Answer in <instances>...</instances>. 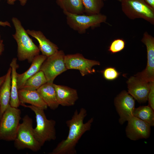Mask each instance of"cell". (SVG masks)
<instances>
[{
  "label": "cell",
  "mask_w": 154,
  "mask_h": 154,
  "mask_svg": "<svg viewBox=\"0 0 154 154\" xmlns=\"http://www.w3.org/2000/svg\"><path fill=\"white\" fill-rule=\"evenodd\" d=\"M149 90L147 96L149 105L154 110V81L149 82Z\"/></svg>",
  "instance_id": "4316f807"
},
{
  "label": "cell",
  "mask_w": 154,
  "mask_h": 154,
  "mask_svg": "<svg viewBox=\"0 0 154 154\" xmlns=\"http://www.w3.org/2000/svg\"><path fill=\"white\" fill-rule=\"evenodd\" d=\"M20 105L30 109L35 113L37 125L33 129L34 135L41 147L46 142L56 139V121L53 119H48L44 110L25 104H21Z\"/></svg>",
  "instance_id": "3957f363"
},
{
  "label": "cell",
  "mask_w": 154,
  "mask_h": 154,
  "mask_svg": "<svg viewBox=\"0 0 154 154\" xmlns=\"http://www.w3.org/2000/svg\"><path fill=\"white\" fill-rule=\"evenodd\" d=\"M114 104L119 117V122L120 124H123L133 116L135 100L126 91H122L115 98Z\"/></svg>",
  "instance_id": "9c48e42d"
},
{
  "label": "cell",
  "mask_w": 154,
  "mask_h": 154,
  "mask_svg": "<svg viewBox=\"0 0 154 154\" xmlns=\"http://www.w3.org/2000/svg\"></svg>",
  "instance_id": "e575fe53"
},
{
  "label": "cell",
  "mask_w": 154,
  "mask_h": 154,
  "mask_svg": "<svg viewBox=\"0 0 154 154\" xmlns=\"http://www.w3.org/2000/svg\"><path fill=\"white\" fill-rule=\"evenodd\" d=\"M56 3L63 11L77 15L84 13L82 0H56Z\"/></svg>",
  "instance_id": "44dd1931"
},
{
  "label": "cell",
  "mask_w": 154,
  "mask_h": 154,
  "mask_svg": "<svg viewBox=\"0 0 154 154\" xmlns=\"http://www.w3.org/2000/svg\"><path fill=\"white\" fill-rule=\"evenodd\" d=\"M102 73L104 78L108 81L116 79L120 74L115 68L112 67L106 68L102 71Z\"/></svg>",
  "instance_id": "484cf974"
},
{
  "label": "cell",
  "mask_w": 154,
  "mask_h": 154,
  "mask_svg": "<svg viewBox=\"0 0 154 154\" xmlns=\"http://www.w3.org/2000/svg\"><path fill=\"white\" fill-rule=\"evenodd\" d=\"M127 121L125 133L129 139L136 141L149 137L151 126L148 124L134 116Z\"/></svg>",
  "instance_id": "7c38bea8"
},
{
  "label": "cell",
  "mask_w": 154,
  "mask_h": 154,
  "mask_svg": "<svg viewBox=\"0 0 154 154\" xmlns=\"http://www.w3.org/2000/svg\"><path fill=\"white\" fill-rule=\"evenodd\" d=\"M6 77V74L0 77V89L4 82Z\"/></svg>",
  "instance_id": "1f68e13d"
},
{
  "label": "cell",
  "mask_w": 154,
  "mask_h": 154,
  "mask_svg": "<svg viewBox=\"0 0 154 154\" xmlns=\"http://www.w3.org/2000/svg\"><path fill=\"white\" fill-rule=\"evenodd\" d=\"M64 61L67 70H78L83 76L94 72L93 67L100 64L99 62L86 58L80 53L65 55Z\"/></svg>",
  "instance_id": "30bf717a"
},
{
  "label": "cell",
  "mask_w": 154,
  "mask_h": 154,
  "mask_svg": "<svg viewBox=\"0 0 154 154\" xmlns=\"http://www.w3.org/2000/svg\"><path fill=\"white\" fill-rule=\"evenodd\" d=\"M32 118L26 115L20 123L16 138L14 141L15 147L18 150L28 149L36 152L41 146L35 139L34 135Z\"/></svg>",
  "instance_id": "277c9868"
},
{
  "label": "cell",
  "mask_w": 154,
  "mask_h": 154,
  "mask_svg": "<svg viewBox=\"0 0 154 154\" xmlns=\"http://www.w3.org/2000/svg\"><path fill=\"white\" fill-rule=\"evenodd\" d=\"M12 21L15 29L13 36L17 45L18 59L20 61L27 60L29 63H31L35 57L39 54V48L29 36L17 18L13 17Z\"/></svg>",
  "instance_id": "7a4b0ae2"
},
{
  "label": "cell",
  "mask_w": 154,
  "mask_h": 154,
  "mask_svg": "<svg viewBox=\"0 0 154 154\" xmlns=\"http://www.w3.org/2000/svg\"><path fill=\"white\" fill-rule=\"evenodd\" d=\"M47 57L42 54L35 56L31 62L29 68L21 74H17V82L18 90L21 89L26 81L40 70V67Z\"/></svg>",
  "instance_id": "e0dca14e"
},
{
  "label": "cell",
  "mask_w": 154,
  "mask_h": 154,
  "mask_svg": "<svg viewBox=\"0 0 154 154\" xmlns=\"http://www.w3.org/2000/svg\"><path fill=\"white\" fill-rule=\"evenodd\" d=\"M154 110L149 105L135 108L133 116L143 120L151 126H154Z\"/></svg>",
  "instance_id": "603a6c76"
},
{
  "label": "cell",
  "mask_w": 154,
  "mask_h": 154,
  "mask_svg": "<svg viewBox=\"0 0 154 154\" xmlns=\"http://www.w3.org/2000/svg\"><path fill=\"white\" fill-rule=\"evenodd\" d=\"M117 0V1H120V2L121 0Z\"/></svg>",
  "instance_id": "d6a6232c"
},
{
  "label": "cell",
  "mask_w": 154,
  "mask_h": 154,
  "mask_svg": "<svg viewBox=\"0 0 154 154\" xmlns=\"http://www.w3.org/2000/svg\"><path fill=\"white\" fill-rule=\"evenodd\" d=\"M11 68L6 74L5 80L0 89V120L10 105L11 96Z\"/></svg>",
  "instance_id": "d6986e66"
},
{
  "label": "cell",
  "mask_w": 154,
  "mask_h": 154,
  "mask_svg": "<svg viewBox=\"0 0 154 154\" xmlns=\"http://www.w3.org/2000/svg\"><path fill=\"white\" fill-rule=\"evenodd\" d=\"M21 114L19 109L9 105L0 120V140H15L21 119Z\"/></svg>",
  "instance_id": "5b68a950"
},
{
  "label": "cell",
  "mask_w": 154,
  "mask_h": 154,
  "mask_svg": "<svg viewBox=\"0 0 154 154\" xmlns=\"http://www.w3.org/2000/svg\"><path fill=\"white\" fill-rule=\"evenodd\" d=\"M63 12L66 16V22L72 29L79 33H84L88 29L96 27L105 23L107 17L106 15L101 13L87 15L71 14L66 11Z\"/></svg>",
  "instance_id": "8992f818"
},
{
  "label": "cell",
  "mask_w": 154,
  "mask_h": 154,
  "mask_svg": "<svg viewBox=\"0 0 154 154\" xmlns=\"http://www.w3.org/2000/svg\"><path fill=\"white\" fill-rule=\"evenodd\" d=\"M47 82L43 72L39 70L26 81L21 89L31 90H37Z\"/></svg>",
  "instance_id": "7402d4cb"
},
{
  "label": "cell",
  "mask_w": 154,
  "mask_h": 154,
  "mask_svg": "<svg viewBox=\"0 0 154 154\" xmlns=\"http://www.w3.org/2000/svg\"><path fill=\"white\" fill-rule=\"evenodd\" d=\"M149 6L154 9V0H144Z\"/></svg>",
  "instance_id": "f1b7e54d"
},
{
  "label": "cell",
  "mask_w": 154,
  "mask_h": 154,
  "mask_svg": "<svg viewBox=\"0 0 154 154\" xmlns=\"http://www.w3.org/2000/svg\"><path fill=\"white\" fill-rule=\"evenodd\" d=\"M17 59L13 58L10 63V67L11 68V92L10 104L13 107L18 108L20 105L18 94L17 70L19 67L17 64Z\"/></svg>",
  "instance_id": "ffe728a7"
},
{
  "label": "cell",
  "mask_w": 154,
  "mask_h": 154,
  "mask_svg": "<svg viewBox=\"0 0 154 154\" xmlns=\"http://www.w3.org/2000/svg\"><path fill=\"white\" fill-rule=\"evenodd\" d=\"M42 98L51 109L55 110L58 107L53 82H47L37 90Z\"/></svg>",
  "instance_id": "ac0fdd59"
},
{
  "label": "cell",
  "mask_w": 154,
  "mask_h": 154,
  "mask_svg": "<svg viewBox=\"0 0 154 154\" xmlns=\"http://www.w3.org/2000/svg\"><path fill=\"white\" fill-rule=\"evenodd\" d=\"M4 49V44L2 40H0V55L1 54Z\"/></svg>",
  "instance_id": "4dcf8cb0"
},
{
  "label": "cell",
  "mask_w": 154,
  "mask_h": 154,
  "mask_svg": "<svg viewBox=\"0 0 154 154\" xmlns=\"http://www.w3.org/2000/svg\"><path fill=\"white\" fill-rule=\"evenodd\" d=\"M128 93L140 103L147 101L149 90V83L135 76L130 77L127 82Z\"/></svg>",
  "instance_id": "4fadbf2b"
},
{
  "label": "cell",
  "mask_w": 154,
  "mask_h": 154,
  "mask_svg": "<svg viewBox=\"0 0 154 154\" xmlns=\"http://www.w3.org/2000/svg\"><path fill=\"white\" fill-rule=\"evenodd\" d=\"M54 86L59 105L70 106L75 104L78 98L76 90L66 86L54 84Z\"/></svg>",
  "instance_id": "5bb4252c"
},
{
  "label": "cell",
  "mask_w": 154,
  "mask_h": 154,
  "mask_svg": "<svg viewBox=\"0 0 154 154\" xmlns=\"http://www.w3.org/2000/svg\"><path fill=\"white\" fill-rule=\"evenodd\" d=\"M1 0H0V1ZM0 25L5 27L6 26H8L9 27H11L10 23L8 21L3 22L0 21Z\"/></svg>",
  "instance_id": "f546056e"
},
{
  "label": "cell",
  "mask_w": 154,
  "mask_h": 154,
  "mask_svg": "<svg viewBox=\"0 0 154 154\" xmlns=\"http://www.w3.org/2000/svg\"><path fill=\"white\" fill-rule=\"evenodd\" d=\"M86 110L81 108L79 112L75 110L71 118L66 122L69 129L68 135L60 142L49 154H76V147L82 135L90 130L94 121L92 117L86 122L84 120L87 115Z\"/></svg>",
  "instance_id": "6da1fadb"
},
{
  "label": "cell",
  "mask_w": 154,
  "mask_h": 154,
  "mask_svg": "<svg viewBox=\"0 0 154 154\" xmlns=\"http://www.w3.org/2000/svg\"><path fill=\"white\" fill-rule=\"evenodd\" d=\"M125 42L123 39L117 38L114 40L111 43L108 50L114 54L123 50L125 47Z\"/></svg>",
  "instance_id": "d4e9b609"
},
{
  "label": "cell",
  "mask_w": 154,
  "mask_h": 154,
  "mask_svg": "<svg viewBox=\"0 0 154 154\" xmlns=\"http://www.w3.org/2000/svg\"><path fill=\"white\" fill-rule=\"evenodd\" d=\"M141 41L146 47L147 65L144 70L135 76L149 83L154 81V38L145 32L143 34Z\"/></svg>",
  "instance_id": "8fae6325"
},
{
  "label": "cell",
  "mask_w": 154,
  "mask_h": 154,
  "mask_svg": "<svg viewBox=\"0 0 154 154\" xmlns=\"http://www.w3.org/2000/svg\"><path fill=\"white\" fill-rule=\"evenodd\" d=\"M103 0L104 1H107V0Z\"/></svg>",
  "instance_id": "836d02e7"
},
{
  "label": "cell",
  "mask_w": 154,
  "mask_h": 154,
  "mask_svg": "<svg viewBox=\"0 0 154 154\" xmlns=\"http://www.w3.org/2000/svg\"><path fill=\"white\" fill-rule=\"evenodd\" d=\"M121 9L129 19H143L152 25L154 24V9L144 0H121Z\"/></svg>",
  "instance_id": "52a82bcc"
},
{
  "label": "cell",
  "mask_w": 154,
  "mask_h": 154,
  "mask_svg": "<svg viewBox=\"0 0 154 154\" xmlns=\"http://www.w3.org/2000/svg\"><path fill=\"white\" fill-rule=\"evenodd\" d=\"M65 55L63 50H58L44 62L40 70L43 72L47 82H53L57 76L67 70L64 61Z\"/></svg>",
  "instance_id": "ba28073f"
},
{
  "label": "cell",
  "mask_w": 154,
  "mask_h": 154,
  "mask_svg": "<svg viewBox=\"0 0 154 154\" xmlns=\"http://www.w3.org/2000/svg\"><path fill=\"white\" fill-rule=\"evenodd\" d=\"M17 0L20 1V4L22 6H24L27 3V0H7V3L9 5H12Z\"/></svg>",
  "instance_id": "83f0119b"
},
{
  "label": "cell",
  "mask_w": 154,
  "mask_h": 154,
  "mask_svg": "<svg viewBox=\"0 0 154 154\" xmlns=\"http://www.w3.org/2000/svg\"><path fill=\"white\" fill-rule=\"evenodd\" d=\"M18 94L20 104H29L44 110L48 108L47 104L37 90L21 89L18 90Z\"/></svg>",
  "instance_id": "2e32d148"
},
{
  "label": "cell",
  "mask_w": 154,
  "mask_h": 154,
  "mask_svg": "<svg viewBox=\"0 0 154 154\" xmlns=\"http://www.w3.org/2000/svg\"><path fill=\"white\" fill-rule=\"evenodd\" d=\"M26 31L29 35L37 40L39 43L38 48L42 54L48 57L58 50L57 45L48 39L41 31L29 29Z\"/></svg>",
  "instance_id": "9a60e30c"
},
{
  "label": "cell",
  "mask_w": 154,
  "mask_h": 154,
  "mask_svg": "<svg viewBox=\"0 0 154 154\" xmlns=\"http://www.w3.org/2000/svg\"><path fill=\"white\" fill-rule=\"evenodd\" d=\"M84 8V13L87 15L100 13L104 6L103 0H82Z\"/></svg>",
  "instance_id": "cb8c5ba5"
}]
</instances>
